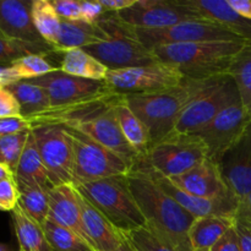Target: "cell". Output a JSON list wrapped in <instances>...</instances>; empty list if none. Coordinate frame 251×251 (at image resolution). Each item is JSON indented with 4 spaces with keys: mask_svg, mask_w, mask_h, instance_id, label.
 <instances>
[{
    "mask_svg": "<svg viewBox=\"0 0 251 251\" xmlns=\"http://www.w3.org/2000/svg\"><path fill=\"white\" fill-rule=\"evenodd\" d=\"M127 181L147 229L176 251H194L189 230L195 217L166 193L149 172L132 168Z\"/></svg>",
    "mask_w": 251,
    "mask_h": 251,
    "instance_id": "1",
    "label": "cell"
},
{
    "mask_svg": "<svg viewBox=\"0 0 251 251\" xmlns=\"http://www.w3.org/2000/svg\"><path fill=\"white\" fill-rule=\"evenodd\" d=\"M119 96L110 92L95 100L50 109L28 120L32 126L36 124H58L77 130L119 154L132 168L139 154L131 149L120 131L115 117V102Z\"/></svg>",
    "mask_w": 251,
    "mask_h": 251,
    "instance_id": "2",
    "label": "cell"
},
{
    "mask_svg": "<svg viewBox=\"0 0 251 251\" xmlns=\"http://www.w3.org/2000/svg\"><path fill=\"white\" fill-rule=\"evenodd\" d=\"M249 42L211 41L168 44L151 49L158 61L178 69L185 78L208 80L229 75L235 56Z\"/></svg>",
    "mask_w": 251,
    "mask_h": 251,
    "instance_id": "3",
    "label": "cell"
},
{
    "mask_svg": "<svg viewBox=\"0 0 251 251\" xmlns=\"http://www.w3.org/2000/svg\"><path fill=\"white\" fill-rule=\"evenodd\" d=\"M206 80L185 78L180 86L168 90L123 96L146 126L152 145L176 129L184 108L200 92Z\"/></svg>",
    "mask_w": 251,
    "mask_h": 251,
    "instance_id": "4",
    "label": "cell"
},
{
    "mask_svg": "<svg viewBox=\"0 0 251 251\" xmlns=\"http://www.w3.org/2000/svg\"><path fill=\"white\" fill-rule=\"evenodd\" d=\"M75 188L122 233L146 227L144 216L130 190L127 176L87 181Z\"/></svg>",
    "mask_w": 251,
    "mask_h": 251,
    "instance_id": "5",
    "label": "cell"
},
{
    "mask_svg": "<svg viewBox=\"0 0 251 251\" xmlns=\"http://www.w3.org/2000/svg\"><path fill=\"white\" fill-rule=\"evenodd\" d=\"M206 158H208L207 147L198 135L173 130L139 156L132 168L146 169L157 176L174 178L190 171Z\"/></svg>",
    "mask_w": 251,
    "mask_h": 251,
    "instance_id": "6",
    "label": "cell"
},
{
    "mask_svg": "<svg viewBox=\"0 0 251 251\" xmlns=\"http://www.w3.org/2000/svg\"><path fill=\"white\" fill-rule=\"evenodd\" d=\"M97 24L109 37L105 41L86 47L83 50L95 56L109 70L150 65L158 61L151 49L134 38L131 28L123 24L117 14L105 12Z\"/></svg>",
    "mask_w": 251,
    "mask_h": 251,
    "instance_id": "7",
    "label": "cell"
},
{
    "mask_svg": "<svg viewBox=\"0 0 251 251\" xmlns=\"http://www.w3.org/2000/svg\"><path fill=\"white\" fill-rule=\"evenodd\" d=\"M63 127L70 135L73 142V185L76 186L109 176H127L132 169L123 157L98 144L87 135L71 127Z\"/></svg>",
    "mask_w": 251,
    "mask_h": 251,
    "instance_id": "8",
    "label": "cell"
},
{
    "mask_svg": "<svg viewBox=\"0 0 251 251\" xmlns=\"http://www.w3.org/2000/svg\"><path fill=\"white\" fill-rule=\"evenodd\" d=\"M238 100L240 97L232 76L208 78L200 92L184 108L174 130L183 134H196Z\"/></svg>",
    "mask_w": 251,
    "mask_h": 251,
    "instance_id": "9",
    "label": "cell"
},
{
    "mask_svg": "<svg viewBox=\"0 0 251 251\" xmlns=\"http://www.w3.org/2000/svg\"><path fill=\"white\" fill-rule=\"evenodd\" d=\"M185 77L174 66L157 63L135 68L109 70L105 77L107 87L118 95L149 93L180 86Z\"/></svg>",
    "mask_w": 251,
    "mask_h": 251,
    "instance_id": "10",
    "label": "cell"
},
{
    "mask_svg": "<svg viewBox=\"0 0 251 251\" xmlns=\"http://www.w3.org/2000/svg\"><path fill=\"white\" fill-rule=\"evenodd\" d=\"M31 132L51 185L73 184L74 150L68 131L58 124H36Z\"/></svg>",
    "mask_w": 251,
    "mask_h": 251,
    "instance_id": "11",
    "label": "cell"
},
{
    "mask_svg": "<svg viewBox=\"0 0 251 251\" xmlns=\"http://www.w3.org/2000/svg\"><path fill=\"white\" fill-rule=\"evenodd\" d=\"M131 28V33L136 41L149 49L168 44L195 43L211 41H244L237 34L232 33L213 22L206 20H193L180 22L172 27L161 29Z\"/></svg>",
    "mask_w": 251,
    "mask_h": 251,
    "instance_id": "12",
    "label": "cell"
},
{
    "mask_svg": "<svg viewBox=\"0 0 251 251\" xmlns=\"http://www.w3.org/2000/svg\"><path fill=\"white\" fill-rule=\"evenodd\" d=\"M33 85L41 86L49 96L50 109L69 107L88 100L102 97L112 91L107 87L105 81H93L69 75L60 69L41 77L25 80Z\"/></svg>",
    "mask_w": 251,
    "mask_h": 251,
    "instance_id": "13",
    "label": "cell"
},
{
    "mask_svg": "<svg viewBox=\"0 0 251 251\" xmlns=\"http://www.w3.org/2000/svg\"><path fill=\"white\" fill-rule=\"evenodd\" d=\"M250 120L251 117L245 110L242 100H238L196 132L207 147L208 158L218 164L226 152L239 140Z\"/></svg>",
    "mask_w": 251,
    "mask_h": 251,
    "instance_id": "14",
    "label": "cell"
},
{
    "mask_svg": "<svg viewBox=\"0 0 251 251\" xmlns=\"http://www.w3.org/2000/svg\"><path fill=\"white\" fill-rule=\"evenodd\" d=\"M117 16L126 26L141 29H161L180 22L202 20L176 0H137L134 6L118 12Z\"/></svg>",
    "mask_w": 251,
    "mask_h": 251,
    "instance_id": "15",
    "label": "cell"
},
{
    "mask_svg": "<svg viewBox=\"0 0 251 251\" xmlns=\"http://www.w3.org/2000/svg\"><path fill=\"white\" fill-rule=\"evenodd\" d=\"M222 176L239 200L251 193V120L237 142L218 162Z\"/></svg>",
    "mask_w": 251,
    "mask_h": 251,
    "instance_id": "16",
    "label": "cell"
},
{
    "mask_svg": "<svg viewBox=\"0 0 251 251\" xmlns=\"http://www.w3.org/2000/svg\"><path fill=\"white\" fill-rule=\"evenodd\" d=\"M146 172L151 173L162 189L195 218L206 217V216H235L237 213L240 200L234 193L220 198H198L179 189L169 178L157 176L150 171Z\"/></svg>",
    "mask_w": 251,
    "mask_h": 251,
    "instance_id": "17",
    "label": "cell"
},
{
    "mask_svg": "<svg viewBox=\"0 0 251 251\" xmlns=\"http://www.w3.org/2000/svg\"><path fill=\"white\" fill-rule=\"evenodd\" d=\"M169 179L179 189L198 198H220L233 193L223 178L220 166L210 158L184 174Z\"/></svg>",
    "mask_w": 251,
    "mask_h": 251,
    "instance_id": "18",
    "label": "cell"
},
{
    "mask_svg": "<svg viewBox=\"0 0 251 251\" xmlns=\"http://www.w3.org/2000/svg\"><path fill=\"white\" fill-rule=\"evenodd\" d=\"M176 4L183 6L191 14L198 15L200 19L213 22L239 38L251 42V20L238 14L229 5L228 0H176Z\"/></svg>",
    "mask_w": 251,
    "mask_h": 251,
    "instance_id": "19",
    "label": "cell"
},
{
    "mask_svg": "<svg viewBox=\"0 0 251 251\" xmlns=\"http://www.w3.org/2000/svg\"><path fill=\"white\" fill-rule=\"evenodd\" d=\"M31 9V0H0V33L14 41L46 43L34 27Z\"/></svg>",
    "mask_w": 251,
    "mask_h": 251,
    "instance_id": "20",
    "label": "cell"
},
{
    "mask_svg": "<svg viewBox=\"0 0 251 251\" xmlns=\"http://www.w3.org/2000/svg\"><path fill=\"white\" fill-rule=\"evenodd\" d=\"M82 225L88 243L95 251H114L122 245L124 234L100 211L78 193Z\"/></svg>",
    "mask_w": 251,
    "mask_h": 251,
    "instance_id": "21",
    "label": "cell"
},
{
    "mask_svg": "<svg viewBox=\"0 0 251 251\" xmlns=\"http://www.w3.org/2000/svg\"><path fill=\"white\" fill-rule=\"evenodd\" d=\"M48 220L61 227L74 230L88 243L83 230L78 191L73 184H63L50 188Z\"/></svg>",
    "mask_w": 251,
    "mask_h": 251,
    "instance_id": "22",
    "label": "cell"
},
{
    "mask_svg": "<svg viewBox=\"0 0 251 251\" xmlns=\"http://www.w3.org/2000/svg\"><path fill=\"white\" fill-rule=\"evenodd\" d=\"M108 37L109 34L98 24L61 20L55 50L63 53L70 49H83L88 46L105 41Z\"/></svg>",
    "mask_w": 251,
    "mask_h": 251,
    "instance_id": "23",
    "label": "cell"
},
{
    "mask_svg": "<svg viewBox=\"0 0 251 251\" xmlns=\"http://www.w3.org/2000/svg\"><path fill=\"white\" fill-rule=\"evenodd\" d=\"M15 180L19 188H26V186L53 188L32 132H29L24 152L15 171Z\"/></svg>",
    "mask_w": 251,
    "mask_h": 251,
    "instance_id": "24",
    "label": "cell"
},
{
    "mask_svg": "<svg viewBox=\"0 0 251 251\" xmlns=\"http://www.w3.org/2000/svg\"><path fill=\"white\" fill-rule=\"evenodd\" d=\"M234 223L235 216H206L195 218L189 230L194 251H210Z\"/></svg>",
    "mask_w": 251,
    "mask_h": 251,
    "instance_id": "25",
    "label": "cell"
},
{
    "mask_svg": "<svg viewBox=\"0 0 251 251\" xmlns=\"http://www.w3.org/2000/svg\"><path fill=\"white\" fill-rule=\"evenodd\" d=\"M115 117L119 124L120 131L139 156L144 154L151 145L149 131L144 123L132 112L131 108L125 100L124 96L120 95L115 102Z\"/></svg>",
    "mask_w": 251,
    "mask_h": 251,
    "instance_id": "26",
    "label": "cell"
},
{
    "mask_svg": "<svg viewBox=\"0 0 251 251\" xmlns=\"http://www.w3.org/2000/svg\"><path fill=\"white\" fill-rule=\"evenodd\" d=\"M60 69L69 75L93 81H105L109 69L83 49L63 51Z\"/></svg>",
    "mask_w": 251,
    "mask_h": 251,
    "instance_id": "27",
    "label": "cell"
},
{
    "mask_svg": "<svg viewBox=\"0 0 251 251\" xmlns=\"http://www.w3.org/2000/svg\"><path fill=\"white\" fill-rule=\"evenodd\" d=\"M15 234L22 251H53L42 225L37 223L22 211L19 205L11 212Z\"/></svg>",
    "mask_w": 251,
    "mask_h": 251,
    "instance_id": "28",
    "label": "cell"
},
{
    "mask_svg": "<svg viewBox=\"0 0 251 251\" xmlns=\"http://www.w3.org/2000/svg\"><path fill=\"white\" fill-rule=\"evenodd\" d=\"M14 93L21 108V115L26 119L41 115L50 110L49 96L41 86L33 85L28 81H17L7 86Z\"/></svg>",
    "mask_w": 251,
    "mask_h": 251,
    "instance_id": "29",
    "label": "cell"
},
{
    "mask_svg": "<svg viewBox=\"0 0 251 251\" xmlns=\"http://www.w3.org/2000/svg\"><path fill=\"white\" fill-rule=\"evenodd\" d=\"M32 20L39 36L55 49L60 32L61 19L56 14L51 0H32ZM56 51V50H55Z\"/></svg>",
    "mask_w": 251,
    "mask_h": 251,
    "instance_id": "30",
    "label": "cell"
},
{
    "mask_svg": "<svg viewBox=\"0 0 251 251\" xmlns=\"http://www.w3.org/2000/svg\"><path fill=\"white\" fill-rule=\"evenodd\" d=\"M229 75L234 80L245 110L251 117V42L234 58Z\"/></svg>",
    "mask_w": 251,
    "mask_h": 251,
    "instance_id": "31",
    "label": "cell"
},
{
    "mask_svg": "<svg viewBox=\"0 0 251 251\" xmlns=\"http://www.w3.org/2000/svg\"><path fill=\"white\" fill-rule=\"evenodd\" d=\"M42 227L53 251H95L82 237L69 228L61 227L49 220Z\"/></svg>",
    "mask_w": 251,
    "mask_h": 251,
    "instance_id": "32",
    "label": "cell"
},
{
    "mask_svg": "<svg viewBox=\"0 0 251 251\" xmlns=\"http://www.w3.org/2000/svg\"><path fill=\"white\" fill-rule=\"evenodd\" d=\"M49 190L44 186H26L19 188V206L25 213L39 225L48 220Z\"/></svg>",
    "mask_w": 251,
    "mask_h": 251,
    "instance_id": "33",
    "label": "cell"
},
{
    "mask_svg": "<svg viewBox=\"0 0 251 251\" xmlns=\"http://www.w3.org/2000/svg\"><path fill=\"white\" fill-rule=\"evenodd\" d=\"M9 66L16 82L41 77L58 69L47 60L46 54H28L14 60Z\"/></svg>",
    "mask_w": 251,
    "mask_h": 251,
    "instance_id": "34",
    "label": "cell"
},
{
    "mask_svg": "<svg viewBox=\"0 0 251 251\" xmlns=\"http://www.w3.org/2000/svg\"><path fill=\"white\" fill-rule=\"evenodd\" d=\"M55 51V49L47 43H26L14 39L0 37V64L9 65L16 59L28 54H46Z\"/></svg>",
    "mask_w": 251,
    "mask_h": 251,
    "instance_id": "35",
    "label": "cell"
},
{
    "mask_svg": "<svg viewBox=\"0 0 251 251\" xmlns=\"http://www.w3.org/2000/svg\"><path fill=\"white\" fill-rule=\"evenodd\" d=\"M29 132L31 130L0 137V163L6 164L14 171V173L16 171L20 158H21Z\"/></svg>",
    "mask_w": 251,
    "mask_h": 251,
    "instance_id": "36",
    "label": "cell"
},
{
    "mask_svg": "<svg viewBox=\"0 0 251 251\" xmlns=\"http://www.w3.org/2000/svg\"><path fill=\"white\" fill-rule=\"evenodd\" d=\"M123 234L126 235L127 239L132 243V245L137 251H176L171 245L166 244L161 239H158L146 227L123 233Z\"/></svg>",
    "mask_w": 251,
    "mask_h": 251,
    "instance_id": "37",
    "label": "cell"
},
{
    "mask_svg": "<svg viewBox=\"0 0 251 251\" xmlns=\"http://www.w3.org/2000/svg\"><path fill=\"white\" fill-rule=\"evenodd\" d=\"M20 191L15 178L0 180V211H12L19 205Z\"/></svg>",
    "mask_w": 251,
    "mask_h": 251,
    "instance_id": "38",
    "label": "cell"
},
{
    "mask_svg": "<svg viewBox=\"0 0 251 251\" xmlns=\"http://www.w3.org/2000/svg\"><path fill=\"white\" fill-rule=\"evenodd\" d=\"M51 4L61 20L83 21L80 0H51Z\"/></svg>",
    "mask_w": 251,
    "mask_h": 251,
    "instance_id": "39",
    "label": "cell"
},
{
    "mask_svg": "<svg viewBox=\"0 0 251 251\" xmlns=\"http://www.w3.org/2000/svg\"><path fill=\"white\" fill-rule=\"evenodd\" d=\"M15 117H22L19 102L9 88L0 87V119Z\"/></svg>",
    "mask_w": 251,
    "mask_h": 251,
    "instance_id": "40",
    "label": "cell"
},
{
    "mask_svg": "<svg viewBox=\"0 0 251 251\" xmlns=\"http://www.w3.org/2000/svg\"><path fill=\"white\" fill-rule=\"evenodd\" d=\"M32 129V123L24 117L0 119V137L20 134Z\"/></svg>",
    "mask_w": 251,
    "mask_h": 251,
    "instance_id": "41",
    "label": "cell"
},
{
    "mask_svg": "<svg viewBox=\"0 0 251 251\" xmlns=\"http://www.w3.org/2000/svg\"><path fill=\"white\" fill-rule=\"evenodd\" d=\"M81 7H82L83 21L88 22V24H97L98 20L105 14L104 7L102 6L100 0H96V1L82 0Z\"/></svg>",
    "mask_w": 251,
    "mask_h": 251,
    "instance_id": "42",
    "label": "cell"
},
{
    "mask_svg": "<svg viewBox=\"0 0 251 251\" xmlns=\"http://www.w3.org/2000/svg\"><path fill=\"white\" fill-rule=\"evenodd\" d=\"M210 251H240L239 239H238L234 226L225 233V235L216 243L215 247Z\"/></svg>",
    "mask_w": 251,
    "mask_h": 251,
    "instance_id": "43",
    "label": "cell"
},
{
    "mask_svg": "<svg viewBox=\"0 0 251 251\" xmlns=\"http://www.w3.org/2000/svg\"><path fill=\"white\" fill-rule=\"evenodd\" d=\"M234 227L239 239L240 251H251V226L247 221L235 216Z\"/></svg>",
    "mask_w": 251,
    "mask_h": 251,
    "instance_id": "44",
    "label": "cell"
},
{
    "mask_svg": "<svg viewBox=\"0 0 251 251\" xmlns=\"http://www.w3.org/2000/svg\"><path fill=\"white\" fill-rule=\"evenodd\" d=\"M136 1L137 0H100L105 12H113V14H118L123 10L134 6Z\"/></svg>",
    "mask_w": 251,
    "mask_h": 251,
    "instance_id": "45",
    "label": "cell"
},
{
    "mask_svg": "<svg viewBox=\"0 0 251 251\" xmlns=\"http://www.w3.org/2000/svg\"><path fill=\"white\" fill-rule=\"evenodd\" d=\"M228 2L238 14L251 20V0H228Z\"/></svg>",
    "mask_w": 251,
    "mask_h": 251,
    "instance_id": "46",
    "label": "cell"
},
{
    "mask_svg": "<svg viewBox=\"0 0 251 251\" xmlns=\"http://www.w3.org/2000/svg\"><path fill=\"white\" fill-rule=\"evenodd\" d=\"M235 216L243 218V220L247 221V222L251 226V193L248 196H245L244 199L240 200L239 207H238Z\"/></svg>",
    "mask_w": 251,
    "mask_h": 251,
    "instance_id": "47",
    "label": "cell"
},
{
    "mask_svg": "<svg viewBox=\"0 0 251 251\" xmlns=\"http://www.w3.org/2000/svg\"><path fill=\"white\" fill-rule=\"evenodd\" d=\"M16 82L9 65L0 64V87H7L11 83Z\"/></svg>",
    "mask_w": 251,
    "mask_h": 251,
    "instance_id": "48",
    "label": "cell"
},
{
    "mask_svg": "<svg viewBox=\"0 0 251 251\" xmlns=\"http://www.w3.org/2000/svg\"><path fill=\"white\" fill-rule=\"evenodd\" d=\"M9 178H15V173L10 167H7L6 164L0 163V180H4V179Z\"/></svg>",
    "mask_w": 251,
    "mask_h": 251,
    "instance_id": "49",
    "label": "cell"
},
{
    "mask_svg": "<svg viewBox=\"0 0 251 251\" xmlns=\"http://www.w3.org/2000/svg\"><path fill=\"white\" fill-rule=\"evenodd\" d=\"M114 251H137V250L135 249V247L132 245V243L130 242V240L126 238V235L124 234V240H123L122 245H120V247Z\"/></svg>",
    "mask_w": 251,
    "mask_h": 251,
    "instance_id": "50",
    "label": "cell"
},
{
    "mask_svg": "<svg viewBox=\"0 0 251 251\" xmlns=\"http://www.w3.org/2000/svg\"><path fill=\"white\" fill-rule=\"evenodd\" d=\"M0 251H12V249L7 244H4V243H0Z\"/></svg>",
    "mask_w": 251,
    "mask_h": 251,
    "instance_id": "51",
    "label": "cell"
},
{
    "mask_svg": "<svg viewBox=\"0 0 251 251\" xmlns=\"http://www.w3.org/2000/svg\"><path fill=\"white\" fill-rule=\"evenodd\" d=\"M0 37H4V36H2V34H1V33H0ZM4 38H5V37H4Z\"/></svg>",
    "mask_w": 251,
    "mask_h": 251,
    "instance_id": "52",
    "label": "cell"
},
{
    "mask_svg": "<svg viewBox=\"0 0 251 251\" xmlns=\"http://www.w3.org/2000/svg\"><path fill=\"white\" fill-rule=\"evenodd\" d=\"M19 251H22V250H20V249H19Z\"/></svg>",
    "mask_w": 251,
    "mask_h": 251,
    "instance_id": "53",
    "label": "cell"
}]
</instances>
